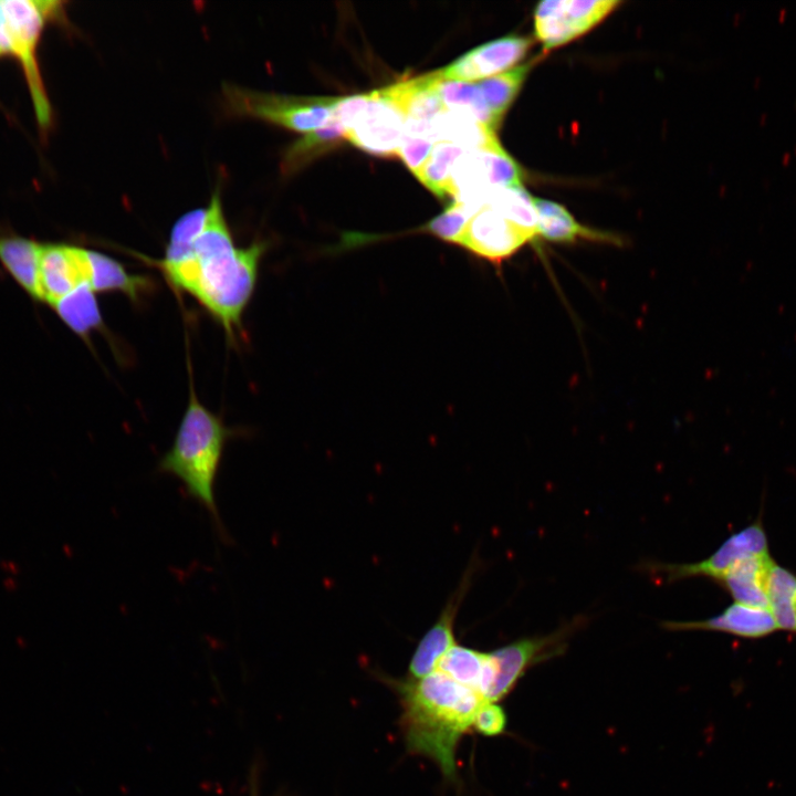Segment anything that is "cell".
<instances>
[{
	"label": "cell",
	"mask_w": 796,
	"mask_h": 796,
	"mask_svg": "<svg viewBox=\"0 0 796 796\" xmlns=\"http://www.w3.org/2000/svg\"><path fill=\"white\" fill-rule=\"evenodd\" d=\"M266 243L255 240L235 247L223 214L219 190L207 206L200 231L188 241H168L161 259L136 254L157 269L177 293H186L233 341L242 331V316L255 291Z\"/></svg>",
	"instance_id": "cell-1"
},
{
	"label": "cell",
	"mask_w": 796,
	"mask_h": 796,
	"mask_svg": "<svg viewBox=\"0 0 796 796\" xmlns=\"http://www.w3.org/2000/svg\"><path fill=\"white\" fill-rule=\"evenodd\" d=\"M388 681L400 698L408 751L432 760L448 781L457 782V746L473 727L484 699L439 670L421 679Z\"/></svg>",
	"instance_id": "cell-2"
},
{
	"label": "cell",
	"mask_w": 796,
	"mask_h": 796,
	"mask_svg": "<svg viewBox=\"0 0 796 796\" xmlns=\"http://www.w3.org/2000/svg\"><path fill=\"white\" fill-rule=\"evenodd\" d=\"M233 432L222 418L198 398L190 383L189 399L175 439L158 462L160 473L177 478L186 494L211 517L214 531L228 541L216 501V480L228 440Z\"/></svg>",
	"instance_id": "cell-3"
},
{
	"label": "cell",
	"mask_w": 796,
	"mask_h": 796,
	"mask_svg": "<svg viewBox=\"0 0 796 796\" xmlns=\"http://www.w3.org/2000/svg\"><path fill=\"white\" fill-rule=\"evenodd\" d=\"M61 7L59 1L0 0V53L13 55L20 63L42 133L50 129L53 113L36 50L45 21L60 13Z\"/></svg>",
	"instance_id": "cell-4"
},
{
	"label": "cell",
	"mask_w": 796,
	"mask_h": 796,
	"mask_svg": "<svg viewBox=\"0 0 796 796\" xmlns=\"http://www.w3.org/2000/svg\"><path fill=\"white\" fill-rule=\"evenodd\" d=\"M228 111L253 116L298 133L323 126L332 116L336 97L295 96L245 88L234 84L222 87Z\"/></svg>",
	"instance_id": "cell-5"
},
{
	"label": "cell",
	"mask_w": 796,
	"mask_h": 796,
	"mask_svg": "<svg viewBox=\"0 0 796 796\" xmlns=\"http://www.w3.org/2000/svg\"><path fill=\"white\" fill-rule=\"evenodd\" d=\"M585 620L584 617L575 618L548 635L521 638L490 651L492 682L485 701H500L531 667L563 653L567 641Z\"/></svg>",
	"instance_id": "cell-6"
},
{
	"label": "cell",
	"mask_w": 796,
	"mask_h": 796,
	"mask_svg": "<svg viewBox=\"0 0 796 796\" xmlns=\"http://www.w3.org/2000/svg\"><path fill=\"white\" fill-rule=\"evenodd\" d=\"M405 114L388 87L367 93V101L345 128V138L362 150L380 157L397 156Z\"/></svg>",
	"instance_id": "cell-7"
},
{
	"label": "cell",
	"mask_w": 796,
	"mask_h": 796,
	"mask_svg": "<svg viewBox=\"0 0 796 796\" xmlns=\"http://www.w3.org/2000/svg\"><path fill=\"white\" fill-rule=\"evenodd\" d=\"M620 4L615 0H545L534 11V31L545 51L582 36Z\"/></svg>",
	"instance_id": "cell-8"
},
{
	"label": "cell",
	"mask_w": 796,
	"mask_h": 796,
	"mask_svg": "<svg viewBox=\"0 0 796 796\" xmlns=\"http://www.w3.org/2000/svg\"><path fill=\"white\" fill-rule=\"evenodd\" d=\"M763 554H769V547L762 520L758 519L733 533L705 559L690 564L652 563L647 568L667 583L690 577H708L718 583L740 561Z\"/></svg>",
	"instance_id": "cell-9"
},
{
	"label": "cell",
	"mask_w": 796,
	"mask_h": 796,
	"mask_svg": "<svg viewBox=\"0 0 796 796\" xmlns=\"http://www.w3.org/2000/svg\"><path fill=\"white\" fill-rule=\"evenodd\" d=\"M533 240L501 212L484 205L469 220L458 244L499 265Z\"/></svg>",
	"instance_id": "cell-10"
},
{
	"label": "cell",
	"mask_w": 796,
	"mask_h": 796,
	"mask_svg": "<svg viewBox=\"0 0 796 796\" xmlns=\"http://www.w3.org/2000/svg\"><path fill=\"white\" fill-rule=\"evenodd\" d=\"M475 561L476 558L471 559L439 617L418 642L409 662L408 678L421 679L436 671L443 656L458 643L454 636V622L479 566Z\"/></svg>",
	"instance_id": "cell-11"
},
{
	"label": "cell",
	"mask_w": 796,
	"mask_h": 796,
	"mask_svg": "<svg viewBox=\"0 0 796 796\" xmlns=\"http://www.w3.org/2000/svg\"><path fill=\"white\" fill-rule=\"evenodd\" d=\"M39 281L42 302L49 306L81 286L92 289L88 249L66 243L42 244Z\"/></svg>",
	"instance_id": "cell-12"
},
{
	"label": "cell",
	"mask_w": 796,
	"mask_h": 796,
	"mask_svg": "<svg viewBox=\"0 0 796 796\" xmlns=\"http://www.w3.org/2000/svg\"><path fill=\"white\" fill-rule=\"evenodd\" d=\"M534 40L530 36L507 35L467 52L450 63L441 74L446 80L472 82L503 73L519 63Z\"/></svg>",
	"instance_id": "cell-13"
},
{
	"label": "cell",
	"mask_w": 796,
	"mask_h": 796,
	"mask_svg": "<svg viewBox=\"0 0 796 796\" xmlns=\"http://www.w3.org/2000/svg\"><path fill=\"white\" fill-rule=\"evenodd\" d=\"M668 630H706L730 633L741 638L758 639L777 630L768 608L753 607L734 601L716 616L693 621H663Z\"/></svg>",
	"instance_id": "cell-14"
},
{
	"label": "cell",
	"mask_w": 796,
	"mask_h": 796,
	"mask_svg": "<svg viewBox=\"0 0 796 796\" xmlns=\"http://www.w3.org/2000/svg\"><path fill=\"white\" fill-rule=\"evenodd\" d=\"M42 244L14 232H0V264L35 303L43 304L39 281Z\"/></svg>",
	"instance_id": "cell-15"
},
{
	"label": "cell",
	"mask_w": 796,
	"mask_h": 796,
	"mask_svg": "<svg viewBox=\"0 0 796 796\" xmlns=\"http://www.w3.org/2000/svg\"><path fill=\"white\" fill-rule=\"evenodd\" d=\"M537 211L538 235L557 243H575L578 240H588L600 243L620 244L618 235L610 232L591 229L580 224L562 205L534 198Z\"/></svg>",
	"instance_id": "cell-16"
},
{
	"label": "cell",
	"mask_w": 796,
	"mask_h": 796,
	"mask_svg": "<svg viewBox=\"0 0 796 796\" xmlns=\"http://www.w3.org/2000/svg\"><path fill=\"white\" fill-rule=\"evenodd\" d=\"M774 564L771 554L750 556L735 564L718 583L736 603L768 608L766 586Z\"/></svg>",
	"instance_id": "cell-17"
},
{
	"label": "cell",
	"mask_w": 796,
	"mask_h": 796,
	"mask_svg": "<svg viewBox=\"0 0 796 796\" xmlns=\"http://www.w3.org/2000/svg\"><path fill=\"white\" fill-rule=\"evenodd\" d=\"M96 293L84 285L63 296L50 307L61 322L88 346L91 335L105 329Z\"/></svg>",
	"instance_id": "cell-18"
},
{
	"label": "cell",
	"mask_w": 796,
	"mask_h": 796,
	"mask_svg": "<svg viewBox=\"0 0 796 796\" xmlns=\"http://www.w3.org/2000/svg\"><path fill=\"white\" fill-rule=\"evenodd\" d=\"M437 670L475 691L485 701L492 682L489 652L457 643L443 656Z\"/></svg>",
	"instance_id": "cell-19"
},
{
	"label": "cell",
	"mask_w": 796,
	"mask_h": 796,
	"mask_svg": "<svg viewBox=\"0 0 796 796\" xmlns=\"http://www.w3.org/2000/svg\"><path fill=\"white\" fill-rule=\"evenodd\" d=\"M344 138L345 129L332 115L323 126L305 134L285 149L281 163L282 171L295 172L311 160L335 148Z\"/></svg>",
	"instance_id": "cell-20"
},
{
	"label": "cell",
	"mask_w": 796,
	"mask_h": 796,
	"mask_svg": "<svg viewBox=\"0 0 796 796\" xmlns=\"http://www.w3.org/2000/svg\"><path fill=\"white\" fill-rule=\"evenodd\" d=\"M538 60H541L540 55L526 63L514 66L492 77L484 78L478 83L483 101L496 128L500 126L503 116L520 92L527 74Z\"/></svg>",
	"instance_id": "cell-21"
},
{
	"label": "cell",
	"mask_w": 796,
	"mask_h": 796,
	"mask_svg": "<svg viewBox=\"0 0 796 796\" xmlns=\"http://www.w3.org/2000/svg\"><path fill=\"white\" fill-rule=\"evenodd\" d=\"M766 594L777 629L796 633V574L775 563L768 575Z\"/></svg>",
	"instance_id": "cell-22"
},
{
	"label": "cell",
	"mask_w": 796,
	"mask_h": 796,
	"mask_svg": "<svg viewBox=\"0 0 796 796\" xmlns=\"http://www.w3.org/2000/svg\"><path fill=\"white\" fill-rule=\"evenodd\" d=\"M485 205L501 212L534 239L538 235L534 197L524 189L523 185L492 190Z\"/></svg>",
	"instance_id": "cell-23"
},
{
	"label": "cell",
	"mask_w": 796,
	"mask_h": 796,
	"mask_svg": "<svg viewBox=\"0 0 796 796\" xmlns=\"http://www.w3.org/2000/svg\"><path fill=\"white\" fill-rule=\"evenodd\" d=\"M467 151L458 144L438 142L415 175L434 195L446 197L452 168Z\"/></svg>",
	"instance_id": "cell-24"
},
{
	"label": "cell",
	"mask_w": 796,
	"mask_h": 796,
	"mask_svg": "<svg viewBox=\"0 0 796 796\" xmlns=\"http://www.w3.org/2000/svg\"><path fill=\"white\" fill-rule=\"evenodd\" d=\"M478 211L467 203L455 201L438 217L430 220L425 226V231L444 241L458 244L469 220Z\"/></svg>",
	"instance_id": "cell-25"
},
{
	"label": "cell",
	"mask_w": 796,
	"mask_h": 796,
	"mask_svg": "<svg viewBox=\"0 0 796 796\" xmlns=\"http://www.w3.org/2000/svg\"><path fill=\"white\" fill-rule=\"evenodd\" d=\"M473 727L485 736L502 734L506 727L505 711L496 702L484 701L474 716Z\"/></svg>",
	"instance_id": "cell-26"
},
{
	"label": "cell",
	"mask_w": 796,
	"mask_h": 796,
	"mask_svg": "<svg viewBox=\"0 0 796 796\" xmlns=\"http://www.w3.org/2000/svg\"><path fill=\"white\" fill-rule=\"evenodd\" d=\"M433 142L404 134L397 156L416 174L430 154Z\"/></svg>",
	"instance_id": "cell-27"
},
{
	"label": "cell",
	"mask_w": 796,
	"mask_h": 796,
	"mask_svg": "<svg viewBox=\"0 0 796 796\" xmlns=\"http://www.w3.org/2000/svg\"><path fill=\"white\" fill-rule=\"evenodd\" d=\"M790 155L788 153H785L783 156V163L786 164L789 161Z\"/></svg>",
	"instance_id": "cell-28"
},
{
	"label": "cell",
	"mask_w": 796,
	"mask_h": 796,
	"mask_svg": "<svg viewBox=\"0 0 796 796\" xmlns=\"http://www.w3.org/2000/svg\"><path fill=\"white\" fill-rule=\"evenodd\" d=\"M784 13H785V9H783V10L781 11V13H779V18H781V19H783Z\"/></svg>",
	"instance_id": "cell-29"
},
{
	"label": "cell",
	"mask_w": 796,
	"mask_h": 796,
	"mask_svg": "<svg viewBox=\"0 0 796 796\" xmlns=\"http://www.w3.org/2000/svg\"><path fill=\"white\" fill-rule=\"evenodd\" d=\"M766 115L763 114L762 119H760L762 123L765 121Z\"/></svg>",
	"instance_id": "cell-30"
},
{
	"label": "cell",
	"mask_w": 796,
	"mask_h": 796,
	"mask_svg": "<svg viewBox=\"0 0 796 796\" xmlns=\"http://www.w3.org/2000/svg\"><path fill=\"white\" fill-rule=\"evenodd\" d=\"M251 796H258V794H255V793H252V794H251Z\"/></svg>",
	"instance_id": "cell-31"
},
{
	"label": "cell",
	"mask_w": 796,
	"mask_h": 796,
	"mask_svg": "<svg viewBox=\"0 0 796 796\" xmlns=\"http://www.w3.org/2000/svg\"><path fill=\"white\" fill-rule=\"evenodd\" d=\"M795 153H796V146H795Z\"/></svg>",
	"instance_id": "cell-32"
},
{
	"label": "cell",
	"mask_w": 796,
	"mask_h": 796,
	"mask_svg": "<svg viewBox=\"0 0 796 796\" xmlns=\"http://www.w3.org/2000/svg\"><path fill=\"white\" fill-rule=\"evenodd\" d=\"M1 54V53H0Z\"/></svg>",
	"instance_id": "cell-33"
}]
</instances>
